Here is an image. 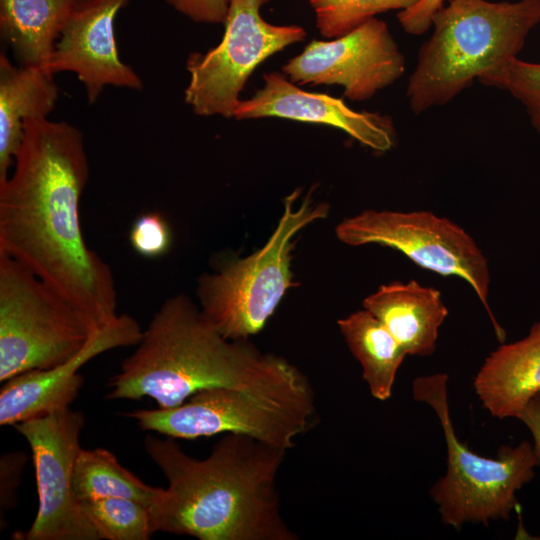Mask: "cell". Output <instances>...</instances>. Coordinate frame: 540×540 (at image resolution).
<instances>
[{"mask_svg": "<svg viewBox=\"0 0 540 540\" xmlns=\"http://www.w3.org/2000/svg\"><path fill=\"white\" fill-rule=\"evenodd\" d=\"M143 334L130 315L119 314L91 334L83 349L71 359L49 369L16 375L0 390V425L20 422L69 408L83 386L79 369L96 356L119 347L136 346Z\"/></svg>", "mask_w": 540, "mask_h": 540, "instance_id": "5bb4252c", "label": "cell"}, {"mask_svg": "<svg viewBox=\"0 0 540 540\" xmlns=\"http://www.w3.org/2000/svg\"><path fill=\"white\" fill-rule=\"evenodd\" d=\"M269 0H228L222 41L206 53L187 59L190 80L185 102L199 116L234 117L239 95L251 73L265 59L303 41L298 25H273L260 14Z\"/></svg>", "mask_w": 540, "mask_h": 540, "instance_id": "30bf717a", "label": "cell"}, {"mask_svg": "<svg viewBox=\"0 0 540 540\" xmlns=\"http://www.w3.org/2000/svg\"><path fill=\"white\" fill-rule=\"evenodd\" d=\"M363 308L374 315L411 356L434 353L439 329L448 315L441 292L415 280L381 285L363 300Z\"/></svg>", "mask_w": 540, "mask_h": 540, "instance_id": "2e32d148", "label": "cell"}, {"mask_svg": "<svg viewBox=\"0 0 540 540\" xmlns=\"http://www.w3.org/2000/svg\"><path fill=\"white\" fill-rule=\"evenodd\" d=\"M263 80L264 86L252 98L239 101L236 119L278 117L328 125L378 152L389 151L396 143V128L388 115L353 110L342 99L304 91L277 72L264 74Z\"/></svg>", "mask_w": 540, "mask_h": 540, "instance_id": "9a60e30c", "label": "cell"}, {"mask_svg": "<svg viewBox=\"0 0 540 540\" xmlns=\"http://www.w3.org/2000/svg\"><path fill=\"white\" fill-rule=\"evenodd\" d=\"M448 375L435 373L413 381L416 401L428 404L443 430L447 469L431 487L429 494L438 506L441 521L459 530L466 523L508 520L517 507L516 493L535 476L537 460L533 446L522 441L503 445L495 458L473 452L454 430L449 401Z\"/></svg>", "mask_w": 540, "mask_h": 540, "instance_id": "5b68a950", "label": "cell"}, {"mask_svg": "<svg viewBox=\"0 0 540 540\" xmlns=\"http://www.w3.org/2000/svg\"><path fill=\"white\" fill-rule=\"evenodd\" d=\"M299 193L297 189L285 198L278 225L260 250L199 279V307L224 337L242 340L257 334L294 286L293 238L308 224L325 218L329 210L325 203H313L310 195L295 208Z\"/></svg>", "mask_w": 540, "mask_h": 540, "instance_id": "8992f818", "label": "cell"}, {"mask_svg": "<svg viewBox=\"0 0 540 540\" xmlns=\"http://www.w3.org/2000/svg\"><path fill=\"white\" fill-rule=\"evenodd\" d=\"M133 249L146 258L165 254L171 245V231L167 221L157 212L140 215L133 223L129 235Z\"/></svg>", "mask_w": 540, "mask_h": 540, "instance_id": "d4e9b609", "label": "cell"}, {"mask_svg": "<svg viewBox=\"0 0 540 540\" xmlns=\"http://www.w3.org/2000/svg\"><path fill=\"white\" fill-rule=\"evenodd\" d=\"M314 10L316 27L326 38L341 37L377 14L405 10L419 0H308Z\"/></svg>", "mask_w": 540, "mask_h": 540, "instance_id": "603a6c76", "label": "cell"}, {"mask_svg": "<svg viewBox=\"0 0 540 540\" xmlns=\"http://www.w3.org/2000/svg\"><path fill=\"white\" fill-rule=\"evenodd\" d=\"M26 460V454L23 452H10L1 457V514L8 512L16 504V491L21 481V474Z\"/></svg>", "mask_w": 540, "mask_h": 540, "instance_id": "484cf974", "label": "cell"}, {"mask_svg": "<svg viewBox=\"0 0 540 540\" xmlns=\"http://www.w3.org/2000/svg\"><path fill=\"white\" fill-rule=\"evenodd\" d=\"M53 74L15 66L0 53V183L9 176L24 134V121L47 118L58 99Z\"/></svg>", "mask_w": 540, "mask_h": 540, "instance_id": "ac0fdd59", "label": "cell"}, {"mask_svg": "<svg viewBox=\"0 0 540 540\" xmlns=\"http://www.w3.org/2000/svg\"><path fill=\"white\" fill-rule=\"evenodd\" d=\"M53 288L0 252V381L75 356L91 334Z\"/></svg>", "mask_w": 540, "mask_h": 540, "instance_id": "52a82bcc", "label": "cell"}, {"mask_svg": "<svg viewBox=\"0 0 540 540\" xmlns=\"http://www.w3.org/2000/svg\"><path fill=\"white\" fill-rule=\"evenodd\" d=\"M144 448L168 481L150 507L154 531L200 540H298L281 514L277 476L287 450L226 433L203 460L176 439L147 435Z\"/></svg>", "mask_w": 540, "mask_h": 540, "instance_id": "7a4b0ae2", "label": "cell"}, {"mask_svg": "<svg viewBox=\"0 0 540 540\" xmlns=\"http://www.w3.org/2000/svg\"><path fill=\"white\" fill-rule=\"evenodd\" d=\"M107 387L108 400L149 397L164 409L223 387L280 399L314 397L308 378L295 365L261 352L248 339L224 337L184 294L161 304Z\"/></svg>", "mask_w": 540, "mask_h": 540, "instance_id": "3957f363", "label": "cell"}, {"mask_svg": "<svg viewBox=\"0 0 540 540\" xmlns=\"http://www.w3.org/2000/svg\"><path fill=\"white\" fill-rule=\"evenodd\" d=\"M336 235L351 246L374 243L396 249L426 270L465 280L487 311L497 339L505 341V331L488 302V260L455 222L429 211L366 210L340 222Z\"/></svg>", "mask_w": 540, "mask_h": 540, "instance_id": "9c48e42d", "label": "cell"}, {"mask_svg": "<svg viewBox=\"0 0 540 540\" xmlns=\"http://www.w3.org/2000/svg\"><path fill=\"white\" fill-rule=\"evenodd\" d=\"M101 540H148L155 533L150 507L129 498L80 502Z\"/></svg>", "mask_w": 540, "mask_h": 540, "instance_id": "7402d4cb", "label": "cell"}, {"mask_svg": "<svg viewBox=\"0 0 540 540\" xmlns=\"http://www.w3.org/2000/svg\"><path fill=\"white\" fill-rule=\"evenodd\" d=\"M84 423L69 407L14 425L32 451L38 493L36 517L18 539L101 540L72 487Z\"/></svg>", "mask_w": 540, "mask_h": 540, "instance_id": "8fae6325", "label": "cell"}, {"mask_svg": "<svg viewBox=\"0 0 540 540\" xmlns=\"http://www.w3.org/2000/svg\"><path fill=\"white\" fill-rule=\"evenodd\" d=\"M473 387L493 417H516L540 391V321L524 338L502 343L491 352L478 370Z\"/></svg>", "mask_w": 540, "mask_h": 540, "instance_id": "e0dca14e", "label": "cell"}, {"mask_svg": "<svg viewBox=\"0 0 540 540\" xmlns=\"http://www.w3.org/2000/svg\"><path fill=\"white\" fill-rule=\"evenodd\" d=\"M72 487L79 502L103 498H129L151 507L163 488L141 481L104 448L80 450L73 472Z\"/></svg>", "mask_w": 540, "mask_h": 540, "instance_id": "44dd1931", "label": "cell"}, {"mask_svg": "<svg viewBox=\"0 0 540 540\" xmlns=\"http://www.w3.org/2000/svg\"><path fill=\"white\" fill-rule=\"evenodd\" d=\"M405 57L387 24L370 19L329 41L314 40L282 67L299 85H339L351 101L361 102L399 80Z\"/></svg>", "mask_w": 540, "mask_h": 540, "instance_id": "7c38bea8", "label": "cell"}, {"mask_svg": "<svg viewBox=\"0 0 540 540\" xmlns=\"http://www.w3.org/2000/svg\"><path fill=\"white\" fill-rule=\"evenodd\" d=\"M540 24V0H450L433 16L409 76L411 111L422 114L450 103L475 80L518 57Z\"/></svg>", "mask_w": 540, "mask_h": 540, "instance_id": "277c9868", "label": "cell"}, {"mask_svg": "<svg viewBox=\"0 0 540 540\" xmlns=\"http://www.w3.org/2000/svg\"><path fill=\"white\" fill-rule=\"evenodd\" d=\"M170 6L194 22L225 23L228 0H165Z\"/></svg>", "mask_w": 540, "mask_h": 540, "instance_id": "4316f807", "label": "cell"}, {"mask_svg": "<svg viewBox=\"0 0 540 540\" xmlns=\"http://www.w3.org/2000/svg\"><path fill=\"white\" fill-rule=\"evenodd\" d=\"M13 168L0 183V252L59 293L91 332L102 329L119 315L117 290L80 225L89 175L81 131L64 121L25 120Z\"/></svg>", "mask_w": 540, "mask_h": 540, "instance_id": "6da1fadb", "label": "cell"}, {"mask_svg": "<svg viewBox=\"0 0 540 540\" xmlns=\"http://www.w3.org/2000/svg\"><path fill=\"white\" fill-rule=\"evenodd\" d=\"M125 415L144 431L174 439L238 433L287 451L317 418L315 398L280 399L226 387L200 391L176 407Z\"/></svg>", "mask_w": 540, "mask_h": 540, "instance_id": "ba28073f", "label": "cell"}, {"mask_svg": "<svg viewBox=\"0 0 540 540\" xmlns=\"http://www.w3.org/2000/svg\"><path fill=\"white\" fill-rule=\"evenodd\" d=\"M340 332L360 363L362 377L371 395L388 400L406 352L388 329L369 311L362 309L338 320Z\"/></svg>", "mask_w": 540, "mask_h": 540, "instance_id": "ffe728a7", "label": "cell"}, {"mask_svg": "<svg viewBox=\"0 0 540 540\" xmlns=\"http://www.w3.org/2000/svg\"><path fill=\"white\" fill-rule=\"evenodd\" d=\"M533 437V451L540 467V391L533 395L516 415Z\"/></svg>", "mask_w": 540, "mask_h": 540, "instance_id": "f1b7e54d", "label": "cell"}, {"mask_svg": "<svg viewBox=\"0 0 540 540\" xmlns=\"http://www.w3.org/2000/svg\"><path fill=\"white\" fill-rule=\"evenodd\" d=\"M78 2L0 0V34L19 66L50 72L55 45Z\"/></svg>", "mask_w": 540, "mask_h": 540, "instance_id": "d6986e66", "label": "cell"}, {"mask_svg": "<svg viewBox=\"0 0 540 540\" xmlns=\"http://www.w3.org/2000/svg\"><path fill=\"white\" fill-rule=\"evenodd\" d=\"M482 85L509 93L524 107L540 134V63L513 58L478 78Z\"/></svg>", "mask_w": 540, "mask_h": 540, "instance_id": "cb8c5ba5", "label": "cell"}, {"mask_svg": "<svg viewBox=\"0 0 540 540\" xmlns=\"http://www.w3.org/2000/svg\"><path fill=\"white\" fill-rule=\"evenodd\" d=\"M446 0H419L412 7L397 13L402 29L411 35H421L432 26L434 14L445 5Z\"/></svg>", "mask_w": 540, "mask_h": 540, "instance_id": "83f0119b", "label": "cell"}, {"mask_svg": "<svg viewBox=\"0 0 540 540\" xmlns=\"http://www.w3.org/2000/svg\"><path fill=\"white\" fill-rule=\"evenodd\" d=\"M130 0H79L55 45L49 70L75 73L94 103L107 85L141 90L143 83L119 57L115 20Z\"/></svg>", "mask_w": 540, "mask_h": 540, "instance_id": "4fadbf2b", "label": "cell"}]
</instances>
